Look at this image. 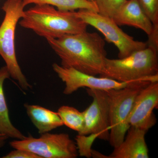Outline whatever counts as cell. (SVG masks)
Returning <instances> with one entry per match:
<instances>
[{"instance_id":"cell-3","label":"cell","mask_w":158,"mask_h":158,"mask_svg":"<svg viewBox=\"0 0 158 158\" xmlns=\"http://www.w3.org/2000/svg\"><path fill=\"white\" fill-rule=\"evenodd\" d=\"M158 50L148 44L146 48L135 51L125 58H107L100 77L126 83L144 80L158 82Z\"/></svg>"},{"instance_id":"cell-18","label":"cell","mask_w":158,"mask_h":158,"mask_svg":"<svg viewBox=\"0 0 158 158\" xmlns=\"http://www.w3.org/2000/svg\"><path fill=\"white\" fill-rule=\"evenodd\" d=\"M90 136L78 135L76 138V144L79 155L81 156L89 158L91 156V144L97 136L95 135H90Z\"/></svg>"},{"instance_id":"cell-21","label":"cell","mask_w":158,"mask_h":158,"mask_svg":"<svg viewBox=\"0 0 158 158\" xmlns=\"http://www.w3.org/2000/svg\"><path fill=\"white\" fill-rule=\"evenodd\" d=\"M9 138L8 136L0 133V148L4 146L7 139Z\"/></svg>"},{"instance_id":"cell-1","label":"cell","mask_w":158,"mask_h":158,"mask_svg":"<svg viewBox=\"0 0 158 158\" xmlns=\"http://www.w3.org/2000/svg\"><path fill=\"white\" fill-rule=\"evenodd\" d=\"M46 40L61 59L62 67L95 76L102 73L107 52L105 40L98 33L86 31Z\"/></svg>"},{"instance_id":"cell-8","label":"cell","mask_w":158,"mask_h":158,"mask_svg":"<svg viewBox=\"0 0 158 158\" xmlns=\"http://www.w3.org/2000/svg\"><path fill=\"white\" fill-rule=\"evenodd\" d=\"M87 92L92 98L93 101L83 112L85 124L82 131L78 135H95L99 139L109 141L110 123L107 90L87 88Z\"/></svg>"},{"instance_id":"cell-10","label":"cell","mask_w":158,"mask_h":158,"mask_svg":"<svg viewBox=\"0 0 158 158\" xmlns=\"http://www.w3.org/2000/svg\"><path fill=\"white\" fill-rule=\"evenodd\" d=\"M158 106V82H151L136 97L128 118L130 126L147 132L156 124L153 110Z\"/></svg>"},{"instance_id":"cell-17","label":"cell","mask_w":158,"mask_h":158,"mask_svg":"<svg viewBox=\"0 0 158 158\" xmlns=\"http://www.w3.org/2000/svg\"><path fill=\"white\" fill-rule=\"evenodd\" d=\"M97 7L98 13L113 18L126 0H93Z\"/></svg>"},{"instance_id":"cell-19","label":"cell","mask_w":158,"mask_h":158,"mask_svg":"<svg viewBox=\"0 0 158 158\" xmlns=\"http://www.w3.org/2000/svg\"><path fill=\"white\" fill-rule=\"evenodd\" d=\"M138 1L153 25H158V0H138Z\"/></svg>"},{"instance_id":"cell-5","label":"cell","mask_w":158,"mask_h":158,"mask_svg":"<svg viewBox=\"0 0 158 158\" xmlns=\"http://www.w3.org/2000/svg\"><path fill=\"white\" fill-rule=\"evenodd\" d=\"M24 8L23 0H7L3 4L2 9L5 16L0 26V56L6 62L10 77L17 81L23 90H28L32 85L21 69L15 48L16 25L23 16Z\"/></svg>"},{"instance_id":"cell-13","label":"cell","mask_w":158,"mask_h":158,"mask_svg":"<svg viewBox=\"0 0 158 158\" xmlns=\"http://www.w3.org/2000/svg\"><path fill=\"white\" fill-rule=\"evenodd\" d=\"M27 114L40 135L64 125L58 113L37 105H24Z\"/></svg>"},{"instance_id":"cell-15","label":"cell","mask_w":158,"mask_h":158,"mask_svg":"<svg viewBox=\"0 0 158 158\" xmlns=\"http://www.w3.org/2000/svg\"><path fill=\"white\" fill-rule=\"evenodd\" d=\"M25 6L31 4L48 5L56 7L62 11H75L80 9H87L98 12L94 2L89 0H23Z\"/></svg>"},{"instance_id":"cell-22","label":"cell","mask_w":158,"mask_h":158,"mask_svg":"<svg viewBox=\"0 0 158 158\" xmlns=\"http://www.w3.org/2000/svg\"><path fill=\"white\" fill-rule=\"evenodd\" d=\"M89 1H91V2H94L93 0H89Z\"/></svg>"},{"instance_id":"cell-7","label":"cell","mask_w":158,"mask_h":158,"mask_svg":"<svg viewBox=\"0 0 158 158\" xmlns=\"http://www.w3.org/2000/svg\"><path fill=\"white\" fill-rule=\"evenodd\" d=\"M76 13L88 25L96 29L104 35L107 41L113 44L117 48L118 59L125 58L134 52L148 46L147 42L135 40L125 33L112 18L87 9H80Z\"/></svg>"},{"instance_id":"cell-9","label":"cell","mask_w":158,"mask_h":158,"mask_svg":"<svg viewBox=\"0 0 158 158\" xmlns=\"http://www.w3.org/2000/svg\"><path fill=\"white\" fill-rule=\"evenodd\" d=\"M52 67L59 78L65 84L63 94L66 95L72 94L82 88L104 90L120 89L131 82H120L106 77H97L74 69L65 68L56 63H54Z\"/></svg>"},{"instance_id":"cell-16","label":"cell","mask_w":158,"mask_h":158,"mask_svg":"<svg viewBox=\"0 0 158 158\" xmlns=\"http://www.w3.org/2000/svg\"><path fill=\"white\" fill-rule=\"evenodd\" d=\"M63 124L79 134L84 127L85 120L83 112L69 106L60 107L57 112Z\"/></svg>"},{"instance_id":"cell-11","label":"cell","mask_w":158,"mask_h":158,"mask_svg":"<svg viewBox=\"0 0 158 158\" xmlns=\"http://www.w3.org/2000/svg\"><path fill=\"white\" fill-rule=\"evenodd\" d=\"M147 132L141 129L130 127L123 141L112 153L105 158H148V149L145 141Z\"/></svg>"},{"instance_id":"cell-14","label":"cell","mask_w":158,"mask_h":158,"mask_svg":"<svg viewBox=\"0 0 158 158\" xmlns=\"http://www.w3.org/2000/svg\"><path fill=\"white\" fill-rule=\"evenodd\" d=\"M10 77V73L6 65L0 68V133L9 138L22 140L26 136L11 123L3 89L5 80Z\"/></svg>"},{"instance_id":"cell-6","label":"cell","mask_w":158,"mask_h":158,"mask_svg":"<svg viewBox=\"0 0 158 158\" xmlns=\"http://www.w3.org/2000/svg\"><path fill=\"white\" fill-rule=\"evenodd\" d=\"M14 149L28 151L41 158H76L78 155L76 143L67 134H42L38 138L31 136L10 142Z\"/></svg>"},{"instance_id":"cell-20","label":"cell","mask_w":158,"mask_h":158,"mask_svg":"<svg viewBox=\"0 0 158 158\" xmlns=\"http://www.w3.org/2000/svg\"><path fill=\"white\" fill-rule=\"evenodd\" d=\"M3 158H41L40 157L25 150L15 149L2 157Z\"/></svg>"},{"instance_id":"cell-2","label":"cell","mask_w":158,"mask_h":158,"mask_svg":"<svg viewBox=\"0 0 158 158\" xmlns=\"http://www.w3.org/2000/svg\"><path fill=\"white\" fill-rule=\"evenodd\" d=\"M19 23L46 39L82 33L88 26L76 11H60L48 5H35L25 11Z\"/></svg>"},{"instance_id":"cell-12","label":"cell","mask_w":158,"mask_h":158,"mask_svg":"<svg viewBox=\"0 0 158 158\" xmlns=\"http://www.w3.org/2000/svg\"><path fill=\"white\" fill-rule=\"evenodd\" d=\"M112 18L118 26H131L141 29L148 36L152 31V23L138 0H126Z\"/></svg>"},{"instance_id":"cell-4","label":"cell","mask_w":158,"mask_h":158,"mask_svg":"<svg viewBox=\"0 0 158 158\" xmlns=\"http://www.w3.org/2000/svg\"><path fill=\"white\" fill-rule=\"evenodd\" d=\"M151 82H153L148 80L135 81L124 88L107 90L110 123L109 141L112 147H117L123 141L131 127L128 118L136 97Z\"/></svg>"}]
</instances>
